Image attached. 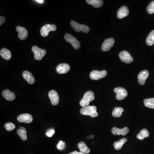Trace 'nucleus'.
<instances>
[{"label":"nucleus","mask_w":154,"mask_h":154,"mask_svg":"<svg viewBox=\"0 0 154 154\" xmlns=\"http://www.w3.org/2000/svg\"><path fill=\"white\" fill-rule=\"evenodd\" d=\"M145 106L149 108L154 109V98H146L144 100Z\"/></svg>","instance_id":"obj_28"},{"label":"nucleus","mask_w":154,"mask_h":154,"mask_svg":"<svg viewBox=\"0 0 154 154\" xmlns=\"http://www.w3.org/2000/svg\"><path fill=\"white\" fill-rule=\"evenodd\" d=\"M129 131V129L128 127H125L123 129H120L116 127H113L111 130L112 134L114 135H122L124 136Z\"/></svg>","instance_id":"obj_13"},{"label":"nucleus","mask_w":154,"mask_h":154,"mask_svg":"<svg viewBox=\"0 0 154 154\" xmlns=\"http://www.w3.org/2000/svg\"><path fill=\"white\" fill-rule=\"evenodd\" d=\"M5 17L4 16H0V25H1L3 24L4 23V22H5Z\"/></svg>","instance_id":"obj_33"},{"label":"nucleus","mask_w":154,"mask_h":154,"mask_svg":"<svg viewBox=\"0 0 154 154\" xmlns=\"http://www.w3.org/2000/svg\"><path fill=\"white\" fill-rule=\"evenodd\" d=\"M115 40L113 38L107 39L103 42L101 46V49L104 51H108L113 46Z\"/></svg>","instance_id":"obj_11"},{"label":"nucleus","mask_w":154,"mask_h":154,"mask_svg":"<svg viewBox=\"0 0 154 154\" xmlns=\"http://www.w3.org/2000/svg\"><path fill=\"white\" fill-rule=\"evenodd\" d=\"M149 136V133L146 129H143L140 132V133L137 135V138L140 140H143L146 137H148Z\"/></svg>","instance_id":"obj_25"},{"label":"nucleus","mask_w":154,"mask_h":154,"mask_svg":"<svg viewBox=\"0 0 154 154\" xmlns=\"http://www.w3.org/2000/svg\"><path fill=\"white\" fill-rule=\"evenodd\" d=\"M32 50L34 53L35 59L37 60H41L46 53V51L45 49H42L37 46L32 47Z\"/></svg>","instance_id":"obj_5"},{"label":"nucleus","mask_w":154,"mask_h":154,"mask_svg":"<svg viewBox=\"0 0 154 154\" xmlns=\"http://www.w3.org/2000/svg\"><path fill=\"white\" fill-rule=\"evenodd\" d=\"M65 147V143L62 141H60L57 145V148L59 150H63Z\"/></svg>","instance_id":"obj_31"},{"label":"nucleus","mask_w":154,"mask_h":154,"mask_svg":"<svg viewBox=\"0 0 154 154\" xmlns=\"http://www.w3.org/2000/svg\"><path fill=\"white\" fill-rule=\"evenodd\" d=\"M17 134L20 136L23 141H26L27 139V130L23 127H20L17 131Z\"/></svg>","instance_id":"obj_22"},{"label":"nucleus","mask_w":154,"mask_h":154,"mask_svg":"<svg viewBox=\"0 0 154 154\" xmlns=\"http://www.w3.org/2000/svg\"><path fill=\"white\" fill-rule=\"evenodd\" d=\"M57 29V27L54 25H50L48 24L45 25L41 27L40 33L42 37H46L48 36L49 32L51 31H55Z\"/></svg>","instance_id":"obj_7"},{"label":"nucleus","mask_w":154,"mask_h":154,"mask_svg":"<svg viewBox=\"0 0 154 154\" xmlns=\"http://www.w3.org/2000/svg\"><path fill=\"white\" fill-rule=\"evenodd\" d=\"M2 95L5 99L10 101H13L15 98V94L9 89L4 90L2 92Z\"/></svg>","instance_id":"obj_18"},{"label":"nucleus","mask_w":154,"mask_h":154,"mask_svg":"<svg viewBox=\"0 0 154 154\" xmlns=\"http://www.w3.org/2000/svg\"><path fill=\"white\" fill-rule=\"evenodd\" d=\"M96 110L97 108L96 106H88L83 107L80 110V113L83 115L90 116L94 118L98 116V113Z\"/></svg>","instance_id":"obj_1"},{"label":"nucleus","mask_w":154,"mask_h":154,"mask_svg":"<svg viewBox=\"0 0 154 154\" xmlns=\"http://www.w3.org/2000/svg\"><path fill=\"white\" fill-rule=\"evenodd\" d=\"M0 55L2 58L6 60H10L11 58V51L6 48H3L0 51Z\"/></svg>","instance_id":"obj_20"},{"label":"nucleus","mask_w":154,"mask_h":154,"mask_svg":"<svg viewBox=\"0 0 154 154\" xmlns=\"http://www.w3.org/2000/svg\"><path fill=\"white\" fill-rule=\"evenodd\" d=\"M17 120L20 122L30 123L33 121V118L30 114L24 113L19 115L17 117Z\"/></svg>","instance_id":"obj_12"},{"label":"nucleus","mask_w":154,"mask_h":154,"mask_svg":"<svg viewBox=\"0 0 154 154\" xmlns=\"http://www.w3.org/2000/svg\"><path fill=\"white\" fill-rule=\"evenodd\" d=\"M4 126H5V129H6V130L8 131H11L14 129L15 128V125L12 122H7L5 124Z\"/></svg>","instance_id":"obj_29"},{"label":"nucleus","mask_w":154,"mask_h":154,"mask_svg":"<svg viewBox=\"0 0 154 154\" xmlns=\"http://www.w3.org/2000/svg\"><path fill=\"white\" fill-rule=\"evenodd\" d=\"M149 76V72L146 70L140 72L138 75V82L141 85L144 84L146 79Z\"/></svg>","instance_id":"obj_15"},{"label":"nucleus","mask_w":154,"mask_h":154,"mask_svg":"<svg viewBox=\"0 0 154 154\" xmlns=\"http://www.w3.org/2000/svg\"><path fill=\"white\" fill-rule=\"evenodd\" d=\"M94 94L91 91L86 92L80 102V105L82 107L88 106L89 102L95 99Z\"/></svg>","instance_id":"obj_2"},{"label":"nucleus","mask_w":154,"mask_h":154,"mask_svg":"<svg viewBox=\"0 0 154 154\" xmlns=\"http://www.w3.org/2000/svg\"><path fill=\"white\" fill-rule=\"evenodd\" d=\"M70 70V67L67 63H61L57 66L56 68L57 71L60 74H65L68 72Z\"/></svg>","instance_id":"obj_17"},{"label":"nucleus","mask_w":154,"mask_h":154,"mask_svg":"<svg viewBox=\"0 0 154 154\" xmlns=\"http://www.w3.org/2000/svg\"><path fill=\"white\" fill-rule=\"evenodd\" d=\"M64 38L67 42L71 43L75 49L77 50L80 49L81 47L80 42L70 34H65L64 36Z\"/></svg>","instance_id":"obj_4"},{"label":"nucleus","mask_w":154,"mask_h":154,"mask_svg":"<svg viewBox=\"0 0 154 154\" xmlns=\"http://www.w3.org/2000/svg\"><path fill=\"white\" fill-rule=\"evenodd\" d=\"M49 97L50 99L51 104L53 105H57L59 102V96L58 93L54 90H51L49 93Z\"/></svg>","instance_id":"obj_10"},{"label":"nucleus","mask_w":154,"mask_h":154,"mask_svg":"<svg viewBox=\"0 0 154 154\" xmlns=\"http://www.w3.org/2000/svg\"><path fill=\"white\" fill-rule=\"evenodd\" d=\"M127 141V139L126 138H123L122 139H121L118 141L115 142L113 144V146H114V148L116 150H120L122 146Z\"/></svg>","instance_id":"obj_24"},{"label":"nucleus","mask_w":154,"mask_h":154,"mask_svg":"<svg viewBox=\"0 0 154 154\" xmlns=\"http://www.w3.org/2000/svg\"><path fill=\"white\" fill-rule=\"evenodd\" d=\"M107 75V72L106 70H102L99 71L98 70H94L90 73V78L92 80H99L103 77H105Z\"/></svg>","instance_id":"obj_8"},{"label":"nucleus","mask_w":154,"mask_h":154,"mask_svg":"<svg viewBox=\"0 0 154 154\" xmlns=\"http://www.w3.org/2000/svg\"><path fill=\"white\" fill-rule=\"evenodd\" d=\"M129 13V11L127 6H121L119 9L117 13L118 18L119 19L124 18L128 16Z\"/></svg>","instance_id":"obj_16"},{"label":"nucleus","mask_w":154,"mask_h":154,"mask_svg":"<svg viewBox=\"0 0 154 154\" xmlns=\"http://www.w3.org/2000/svg\"><path fill=\"white\" fill-rule=\"evenodd\" d=\"M78 148L80 149V152L84 154H89L90 152V149L87 146L85 143L81 142L77 145Z\"/></svg>","instance_id":"obj_21"},{"label":"nucleus","mask_w":154,"mask_h":154,"mask_svg":"<svg viewBox=\"0 0 154 154\" xmlns=\"http://www.w3.org/2000/svg\"><path fill=\"white\" fill-rule=\"evenodd\" d=\"M16 30L18 32V38L21 40H25L28 36V32L25 27L18 26L16 27Z\"/></svg>","instance_id":"obj_14"},{"label":"nucleus","mask_w":154,"mask_h":154,"mask_svg":"<svg viewBox=\"0 0 154 154\" xmlns=\"http://www.w3.org/2000/svg\"><path fill=\"white\" fill-rule=\"evenodd\" d=\"M23 75L24 78L28 84H34L35 82V79L31 73L27 71H25L23 72Z\"/></svg>","instance_id":"obj_19"},{"label":"nucleus","mask_w":154,"mask_h":154,"mask_svg":"<svg viewBox=\"0 0 154 154\" xmlns=\"http://www.w3.org/2000/svg\"><path fill=\"white\" fill-rule=\"evenodd\" d=\"M124 111V109L121 107H116L113 110L112 115L115 117H120L122 115V112Z\"/></svg>","instance_id":"obj_26"},{"label":"nucleus","mask_w":154,"mask_h":154,"mask_svg":"<svg viewBox=\"0 0 154 154\" xmlns=\"http://www.w3.org/2000/svg\"><path fill=\"white\" fill-rule=\"evenodd\" d=\"M146 44L148 46H152L154 44V30L151 31L146 38Z\"/></svg>","instance_id":"obj_27"},{"label":"nucleus","mask_w":154,"mask_h":154,"mask_svg":"<svg viewBox=\"0 0 154 154\" xmlns=\"http://www.w3.org/2000/svg\"><path fill=\"white\" fill-rule=\"evenodd\" d=\"M114 92L117 94L116 98L118 100H122L128 96L127 90L122 87H117L114 89Z\"/></svg>","instance_id":"obj_9"},{"label":"nucleus","mask_w":154,"mask_h":154,"mask_svg":"<svg viewBox=\"0 0 154 154\" xmlns=\"http://www.w3.org/2000/svg\"><path fill=\"white\" fill-rule=\"evenodd\" d=\"M147 11L149 14L154 13V1H152L148 4L147 7Z\"/></svg>","instance_id":"obj_30"},{"label":"nucleus","mask_w":154,"mask_h":154,"mask_svg":"<svg viewBox=\"0 0 154 154\" xmlns=\"http://www.w3.org/2000/svg\"><path fill=\"white\" fill-rule=\"evenodd\" d=\"M86 3L92 5L95 8L101 7L103 4V1L102 0H87Z\"/></svg>","instance_id":"obj_23"},{"label":"nucleus","mask_w":154,"mask_h":154,"mask_svg":"<svg viewBox=\"0 0 154 154\" xmlns=\"http://www.w3.org/2000/svg\"><path fill=\"white\" fill-rule=\"evenodd\" d=\"M72 28L76 32L82 31L83 33H89L90 29L89 27L85 25H81L76 23L74 21H71L70 22Z\"/></svg>","instance_id":"obj_3"},{"label":"nucleus","mask_w":154,"mask_h":154,"mask_svg":"<svg viewBox=\"0 0 154 154\" xmlns=\"http://www.w3.org/2000/svg\"><path fill=\"white\" fill-rule=\"evenodd\" d=\"M119 57L122 62L127 64H129L134 61L133 58L131 54L126 51H123L120 52Z\"/></svg>","instance_id":"obj_6"},{"label":"nucleus","mask_w":154,"mask_h":154,"mask_svg":"<svg viewBox=\"0 0 154 154\" xmlns=\"http://www.w3.org/2000/svg\"><path fill=\"white\" fill-rule=\"evenodd\" d=\"M69 154H84L81 152H78L77 151H75L74 152H71V153H70Z\"/></svg>","instance_id":"obj_34"},{"label":"nucleus","mask_w":154,"mask_h":154,"mask_svg":"<svg viewBox=\"0 0 154 154\" xmlns=\"http://www.w3.org/2000/svg\"><path fill=\"white\" fill-rule=\"evenodd\" d=\"M36 1L37 2L39 3H42L44 2V1L43 0H36Z\"/></svg>","instance_id":"obj_35"},{"label":"nucleus","mask_w":154,"mask_h":154,"mask_svg":"<svg viewBox=\"0 0 154 154\" xmlns=\"http://www.w3.org/2000/svg\"><path fill=\"white\" fill-rule=\"evenodd\" d=\"M55 133V131L53 129H49L47 131L46 133V135L48 137H52V136Z\"/></svg>","instance_id":"obj_32"},{"label":"nucleus","mask_w":154,"mask_h":154,"mask_svg":"<svg viewBox=\"0 0 154 154\" xmlns=\"http://www.w3.org/2000/svg\"><path fill=\"white\" fill-rule=\"evenodd\" d=\"M90 136V138H91V139H92V138H93L94 137V136L93 135H90V136Z\"/></svg>","instance_id":"obj_36"}]
</instances>
